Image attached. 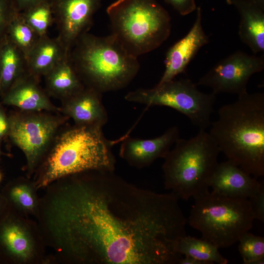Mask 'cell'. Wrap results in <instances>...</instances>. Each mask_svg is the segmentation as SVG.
<instances>
[{
  "label": "cell",
  "instance_id": "cell-1",
  "mask_svg": "<svg viewBox=\"0 0 264 264\" xmlns=\"http://www.w3.org/2000/svg\"><path fill=\"white\" fill-rule=\"evenodd\" d=\"M38 213L44 242L71 264H176L187 222L174 193L134 185L114 171L52 182Z\"/></svg>",
  "mask_w": 264,
  "mask_h": 264
},
{
  "label": "cell",
  "instance_id": "cell-2",
  "mask_svg": "<svg viewBox=\"0 0 264 264\" xmlns=\"http://www.w3.org/2000/svg\"><path fill=\"white\" fill-rule=\"evenodd\" d=\"M209 134L220 153L245 172L264 175V93L248 92L222 105Z\"/></svg>",
  "mask_w": 264,
  "mask_h": 264
},
{
  "label": "cell",
  "instance_id": "cell-3",
  "mask_svg": "<svg viewBox=\"0 0 264 264\" xmlns=\"http://www.w3.org/2000/svg\"><path fill=\"white\" fill-rule=\"evenodd\" d=\"M102 127L78 126L57 133L46 153L36 188H44L63 177L90 170L114 171L112 147Z\"/></svg>",
  "mask_w": 264,
  "mask_h": 264
},
{
  "label": "cell",
  "instance_id": "cell-4",
  "mask_svg": "<svg viewBox=\"0 0 264 264\" xmlns=\"http://www.w3.org/2000/svg\"><path fill=\"white\" fill-rule=\"evenodd\" d=\"M85 86L101 93L121 89L137 74L140 64L112 34L100 37L86 33L69 54Z\"/></svg>",
  "mask_w": 264,
  "mask_h": 264
},
{
  "label": "cell",
  "instance_id": "cell-5",
  "mask_svg": "<svg viewBox=\"0 0 264 264\" xmlns=\"http://www.w3.org/2000/svg\"><path fill=\"white\" fill-rule=\"evenodd\" d=\"M220 153L206 130L189 139L179 138L164 158L165 188L185 200L209 190Z\"/></svg>",
  "mask_w": 264,
  "mask_h": 264
},
{
  "label": "cell",
  "instance_id": "cell-6",
  "mask_svg": "<svg viewBox=\"0 0 264 264\" xmlns=\"http://www.w3.org/2000/svg\"><path fill=\"white\" fill-rule=\"evenodd\" d=\"M107 13L112 34L137 58L159 47L171 33L170 15L156 0H116Z\"/></svg>",
  "mask_w": 264,
  "mask_h": 264
},
{
  "label": "cell",
  "instance_id": "cell-7",
  "mask_svg": "<svg viewBox=\"0 0 264 264\" xmlns=\"http://www.w3.org/2000/svg\"><path fill=\"white\" fill-rule=\"evenodd\" d=\"M193 198L190 225L219 248L233 245L252 228L254 219L248 198L226 197L209 190Z\"/></svg>",
  "mask_w": 264,
  "mask_h": 264
},
{
  "label": "cell",
  "instance_id": "cell-8",
  "mask_svg": "<svg viewBox=\"0 0 264 264\" xmlns=\"http://www.w3.org/2000/svg\"><path fill=\"white\" fill-rule=\"evenodd\" d=\"M188 78H175L151 88H139L128 92L125 99L146 105L166 106L185 115L199 130L210 126L216 94L200 91Z\"/></svg>",
  "mask_w": 264,
  "mask_h": 264
},
{
  "label": "cell",
  "instance_id": "cell-9",
  "mask_svg": "<svg viewBox=\"0 0 264 264\" xmlns=\"http://www.w3.org/2000/svg\"><path fill=\"white\" fill-rule=\"evenodd\" d=\"M46 111L14 112L8 116L7 136L23 153L30 175L46 154L68 117Z\"/></svg>",
  "mask_w": 264,
  "mask_h": 264
},
{
  "label": "cell",
  "instance_id": "cell-10",
  "mask_svg": "<svg viewBox=\"0 0 264 264\" xmlns=\"http://www.w3.org/2000/svg\"><path fill=\"white\" fill-rule=\"evenodd\" d=\"M21 215L9 206L0 218V262L29 264L41 258L42 237Z\"/></svg>",
  "mask_w": 264,
  "mask_h": 264
},
{
  "label": "cell",
  "instance_id": "cell-11",
  "mask_svg": "<svg viewBox=\"0 0 264 264\" xmlns=\"http://www.w3.org/2000/svg\"><path fill=\"white\" fill-rule=\"evenodd\" d=\"M264 68V55H250L236 51L214 65L196 84L211 88L215 94L229 93L238 96L247 92L252 76Z\"/></svg>",
  "mask_w": 264,
  "mask_h": 264
},
{
  "label": "cell",
  "instance_id": "cell-12",
  "mask_svg": "<svg viewBox=\"0 0 264 264\" xmlns=\"http://www.w3.org/2000/svg\"><path fill=\"white\" fill-rule=\"evenodd\" d=\"M102 0H50L57 37L70 54L77 40L88 32Z\"/></svg>",
  "mask_w": 264,
  "mask_h": 264
},
{
  "label": "cell",
  "instance_id": "cell-13",
  "mask_svg": "<svg viewBox=\"0 0 264 264\" xmlns=\"http://www.w3.org/2000/svg\"><path fill=\"white\" fill-rule=\"evenodd\" d=\"M179 135V129L175 126L154 138L125 137L120 146L119 155L131 166L138 169L145 168L158 158H164L180 138Z\"/></svg>",
  "mask_w": 264,
  "mask_h": 264
},
{
  "label": "cell",
  "instance_id": "cell-14",
  "mask_svg": "<svg viewBox=\"0 0 264 264\" xmlns=\"http://www.w3.org/2000/svg\"><path fill=\"white\" fill-rule=\"evenodd\" d=\"M196 10V18L189 31L167 51L165 69L157 84L173 80L184 72L200 49L209 43V37L202 25L200 7H197Z\"/></svg>",
  "mask_w": 264,
  "mask_h": 264
},
{
  "label": "cell",
  "instance_id": "cell-15",
  "mask_svg": "<svg viewBox=\"0 0 264 264\" xmlns=\"http://www.w3.org/2000/svg\"><path fill=\"white\" fill-rule=\"evenodd\" d=\"M263 185L264 181H259L229 160L218 163L209 182V187L217 193L247 198L256 194Z\"/></svg>",
  "mask_w": 264,
  "mask_h": 264
},
{
  "label": "cell",
  "instance_id": "cell-16",
  "mask_svg": "<svg viewBox=\"0 0 264 264\" xmlns=\"http://www.w3.org/2000/svg\"><path fill=\"white\" fill-rule=\"evenodd\" d=\"M102 93L85 87L62 100L60 111L78 126L103 127L108 121L107 111L102 100Z\"/></svg>",
  "mask_w": 264,
  "mask_h": 264
},
{
  "label": "cell",
  "instance_id": "cell-17",
  "mask_svg": "<svg viewBox=\"0 0 264 264\" xmlns=\"http://www.w3.org/2000/svg\"><path fill=\"white\" fill-rule=\"evenodd\" d=\"M39 79L28 72L20 78L1 96V104L24 111H46L57 113L60 108L51 102Z\"/></svg>",
  "mask_w": 264,
  "mask_h": 264
},
{
  "label": "cell",
  "instance_id": "cell-18",
  "mask_svg": "<svg viewBox=\"0 0 264 264\" xmlns=\"http://www.w3.org/2000/svg\"><path fill=\"white\" fill-rule=\"evenodd\" d=\"M238 11L241 41L254 54L264 51V0H226Z\"/></svg>",
  "mask_w": 264,
  "mask_h": 264
},
{
  "label": "cell",
  "instance_id": "cell-19",
  "mask_svg": "<svg viewBox=\"0 0 264 264\" xmlns=\"http://www.w3.org/2000/svg\"><path fill=\"white\" fill-rule=\"evenodd\" d=\"M69 55L57 38L47 35L40 37L26 56L28 72L40 79Z\"/></svg>",
  "mask_w": 264,
  "mask_h": 264
},
{
  "label": "cell",
  "instance_id": "cell-20",
  "mask_svg": "<svg viewBox=\"0 0 264 264\" xmlns=\"http://www.w3.org/2000/svg\"><path fill=\"white\" fill-rule=\"evenodd\" d=\"M44 77L48 95L62 100L85 87L72 65L69 55L65 57Z\"/></svg>",
  "mask_w": 264,
  "mask_h": 264
},
{
  "label": "cell",
  "instance_id": "cell-21",
  "mask_svg": "<svg viewBox=\"0 0 264 264\" xmlns=\"http://www.w3.org/2000/svg\"><path fill=\"white\" fill-rule=\"evenodd\" d=\"M25 55L5 35L0 40V95L27 72Z\"/></svg>",
  "mask_w": 264,
  "mask_h": 264
},
{
  "label": "cell",
  "instance_id": "cell-22",
  "mask_svg": "<svg viewBox=\"0 0 264 264\" xmlns=\"http://www.w3.org/2000/svg\"><path fill=\"white\" fill-rule=\"evenodd\" d=\"M9 205L18 212L38 215L39 201L34 185L24 179L14 180L8 184L2 192Z\"/></svg>",
  "mask_w": 264,
  "mask_h": 264
},
{
  "label": "cell",
  "instance_id": "cell-23",
  "mask_svg": "<svg viewBox=\"0 0 264 264\" xmlns=\"http://www.w3.org/2000/svg\"><path fill=\"white\" fill-rule=\"evenodd\" d=\"M219 248L204 239H197L185 235L179 240L177 250L181 255L188 256L207 262L210 264L217 263L227 264L228 260L219 251Z\"/></svg>",
  "mask_w": 264,
  "mask_h": 264
},
{
  "label": "cell",
  "instance_id": "cell-24",
  "mask_svg": "<svg viewBox=\"0 0 264 264\" xmlns=\"http://www.w3.org/2000/svg\"><path fill=\"white\" fill-rule=\"evenodd\" d=\"M6 35L23 53L25 57L40 37L27 24L18 12L10 22Z\"/></svg>",
  "mask_w": 264,
  "mask_h": 264
},
{
  "label": "cell",
  "instance_id": "cell-25",
  "mask_svg": "<svg viewBox=\"0 0 264 264\" xmlns=\"http://www.w3.org/2000/svg\"><path fill=\"white\" fill-rule=\"evenodd\" d=\"M20 13L24 21L39 37L47 35L49 28L54 22L50 0Z\"/></svg>",
  "mask_w": 264,
  "mask_h": 264
},
{
  "label": "cell",
  "instance_id": "cell-26",
  "mask_svg": "<svg viewBox=\"0 0 264 264\" xmlns=\"http://www.w3.org/2000/svg\"><path fill=\"white\" fill-rule=\"evenodd\" d=\"M239 250L244 264H264V238L249 231L239 239Z\"/></svg>",
  "mask_w": 264,
  "mask_h": 264
},
{
  "label": "cell",
  "instance_id": "cell-27",
  "mask_svg": "<svg viewBox=\"0 0 264 264\" xmlns=\"http://www.w3.org/2000/svg\"><path fill=\"white\" fill-rule=\"evenodd\" d=\"M17 12L11 0H0V40L6 35L8 25Z\"/></svg>",
  "mask_w": 264,
  "mask_h": 264
},
{
  "label": "cell",
  "instance_id": "cell-28",
  "mask_svg": "<svg viewBox=\"0 0 264 264\" xmlns=\"http://www.w3.org/2000/svg\"><path fill=\"white\" fill-rule=\"evenodd\" d=\"M254 220L264 222V185L258 192L248 198Z\"/></svg>",
  "mask_w": 264,
  "mask_h": 264
},
{
  "label": "cell",
  "instance_id": "cell-29",
  "mask_svg": "<svg viewBox=\"0 0 264 264\" xmlns=\"http://www.w3.org/2000/svg\"><path fill=\"white\" fill-rule=\"evenodd\" d=\"M182 16L187 15L197 9L195 0H165Z\"/></svg>",
  "mask_w": 264,
  "mask_h": 264
},
{
  "label": "cell",
  "instance_id": "cell-30",
  "mask_svg": "<svg viewBox=\"0 0 264 264\" xmlns=\"http://www.w3.org/2000/svg\"><path fill=\"white\" fill-rule=\"evenodd\" d=\"M49 0H11L18 12H22L36 4Z\"/></svg>",
  "mask_w": 264,
  "mask_h": 264
},
{
  "label": "cell",
  "instance_id": "cell-31",
  "mask_svg": "<svg viewBox=\"0 0 264 264\" xmlns=\"http://www.w3.org/2000/svg\"><path fill=\"white\" fill-rule=\"evenodd\" d=\"M9 130V119L5 110L0 104V138L7 136Z\"/></svg>",
  "mask_w": 264,
  "mask_h": 264
},
{
  "label": "cell",
  "instance_id": "cell-32",
  "mask_svg": "<svg viewBox=\"0 0 264 264\" xmlns=\"http://www.w3.org/2000/svg\"><path fill=\"white\" fill-rule=\"evenodd\" d=\"M179 264H210L209 263L201 261L193 257L185 256L180 259Z\"/></svg>",
  "mask_w": 264,
  "mask_h": 264
},
{
  "label": "cell",
  "instance_id": "cell-33",
  "mask_svg": "<svg viewBox=\"0 0 264 264\" xmlns=\"http://www.w3.org/2000/svg\"><path fill=\"white\" fill-rule=\"evenodd\" d=\"M9 208L8 202L3 195L0 193V218L5 213Z\"/></svg>",
  "mask_w": 264,
  "mask_h": 264
},
{
  "label": "cell",
  "instance_id": "cell-34",
  "mask_svg": "<svg viewBox=\"0 0 264 264\" xmlns=\"http://www.w3.org/2000/svg\"><path fill=\"white\" fill-rule=\"evenodd\" d=\"M1 140H2V139L0 138V158L1 155L2 154V152H1Z\"/></svg>",
  "mask_w": 264,
  "mask_h": 264
},
{
  "label": "cell",
  "instance_id": "cell-35",
  "mask_svg": "<svg viewBox=\"0 0 264 264\" xmlns=\"http://www.w3.org/2000/svg\"><path fill=\"white\" fill-rule=\"evenodd\" d=\"M1 179V174L0 173V181Z\"/></svg>",
  "mask_w": 264,
  "mask_h": 264
}]
</instances>
